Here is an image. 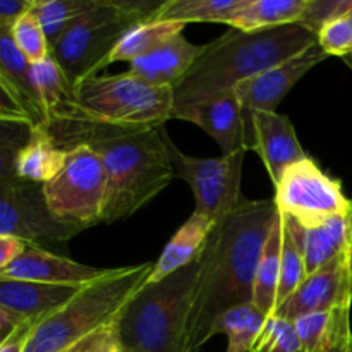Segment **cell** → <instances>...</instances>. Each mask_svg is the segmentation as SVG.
Here are the masks:
<instances>
[{
  "label": "cell",
  "instance_id": "f35d334b",
  "mask_svg": "<svg viewBox=\"0 0 352 352\" xmlns=\"http://www.w3.org/2000/svg\"><path fill=\"white\" fill-rule=\"evenodd\" d=\"M33 6V0H0V24L12 26L21 14Z\"/></svg>",
  "mask_w": 352,
  "mask_h": 352
},
{
  "label": "cell",
  "instance_id": "d4e9b609",
  "mask_svg": "<svg viewBox=\"0 0 352 352\" xmlns=\"http://www.w3.org/2000/svg\"><path fill=\"white\" fill-rule=\"evenodd\" d=\"M246 2L248 0H167L158 6L151 21L227 24Z\"/></svg>",
  "mask_w": 352,
  "mask_h": 352
},
{
  "label": "cell",
  "instance_id": "2e32d148",
  "mask_svg": "<svg viewBox=\"0 0 352 352\" xmlns=\"http://www.w3.org/2000/svg\"><path fill=\"white\" fill-rule=\"evenodd\" d=\"M250 117L253 127L251 148L263 160L275 188L282 174L292 164L302 160L308 155L302 150L294 126L287 116L278 112H251Z\"/></svg>",
  "mask_w": 352,
  "mask_h": 352
},
{
  "label": "cell",
  "instance_id": "9c48e42d",
  "mask_svg": "<svg viewBox=\"0 0 352 352\" xmlns=\"http://www.w3.org/2000/svg\"><path fill=\"white\" fill-rule=\"evenodd\" d=\"M162 136L170 155L175 175L181 177L195 195L196 213L219 222L246 199L241 192V181L248 151L213 158L191 157L175 146L174 141L168 138L165 126L162 129Z\"/></svg>",
  "mask_w": 352,
  "mask_h": 352
},
{
  "label": "cell",
  "instance_id": "d6986e66",
  "mask_svg": "<svg viewBox=\"0 0 352 352\" xmlns=\"http://www.w3.org/2000/svg\"><path fill=\"white\" fill-rule=\"evenodd\" d=\"M215 227V220L208 219L206 215L192 212V215L182 223L174 234L167 246L164 248L158 260L153 263L150 275L144 284H153L168 277L174 272L188 267L192 261L201 256L205 250L206 239Z\"/></svg>",
  "mask_w": 352,
  "mask_h": 352
},
{
  "label": "cell",
  "instance_id": "7dc6e473",
  "mask_svg": "<svg viewBox=\"0 0 352 352\" xmlns=\"http://www.w3.org/2000/svg\"><path fill=\"white\" fill-rule=\"evenodd\" d=\"M349 352H352V346H351V349H349Z\"/></svg>",
  "mask_w": 352,
  "mask_h": 352
},
{
  "label": "cell",
  "instance_id": "60d3db41",
  "mask_svg": "<svg viewBox=\"0 0 352 352\" xmlns=\"http://www.w3.org/2000/svg\"><path fill=\"white\" fill-rule=\"evenodd\" d=\"M0 120H16V122L31 124V120L28 119L24 113L17 112V110H12V109H7V107H3L2 103H0ZM31 126H33V124H31Z\"/></svg>",
  "mask_w": 352,
  "mask_h": 352
},
{
  "label": "cell",
  "instance_id": "7a4b0ae2",
  "mask_svg": "<svg viewBox=\"0 0 352 352\" xmlns=\"http://www.w3.org/2000/svg\"><path fill=\"white\" fill-rule=\"evenodd\" d=\"M64 150L88 144L100 157L107 177L103 223L127 220L174 179V165L162 129H117L79 120L45 124Z\"/></svg>",
  "mask_w": 352,
  "mask_h": 352
},
{
  "label": "cell",
  "instance_id": "7402d4cb",
  "mask_svg": "<svg viewBox=\"0 0 352 352\" xmlns=\"http://www.w3.org/2000/svg\"><path fill=\"white\" fill-rule=\"evenodd\" d=\"M308 0H248L243 9L227 23L243 33L272 30L301 21Z\"/></svg>",
  "mask_w": 352,
  "mask_h": 352
},
{
  "label": "cell",
  "instance_id": "1f68e13d",
  "mask_svg": "<svg viewBox=\"0 0 352 352\" xmlns=\"http://www.w3.org/2000/svg\"><path fill=\"white\" fill-rule=\"evenodd\" d=\"M10 31H12V38L17 48L30 64L41 62L50 55V45H48L47 36L41 30V24L34 14L33 6L17 17L16 23L10 26Z\"/></svg>",
  "mask_w": 352,
  "mask_h": 352
},
{
  "label": "cell",
  "instance_id": "6da1fadb",
  "mask_svg": "<svg viewBox=\"0 0 352 352\" xmlns=\"http://www.w3.org/2000/svg\"><path fill=\"white\" fill-rule=\"evenodd\" d=\"M277 212L274 198H246L232 213L215 222L199 256L184 352L203 351L220 315L253 302L258 261Z\"/></svg>",
  "mask_w": 352,
  "mask_h": 352
},
{
  "label": "cell",
  "instance_id": "bcb514c9",
  "mask_svg": "<svg viewBox=\"0 0 352 352\" xmlns=\"http://www.w3.org/2000/svg\"><path fill=\"white\" fill-rule=\"evenodd\" d=\"M344 60H346V62H347V64H349V65H351V67H352V57H347V58H344Z\"/></svg>",
  "mask_w": 352,
  "mask_h": 352
},
{
  "label": "cell",
  "instance_id": "74e56055",
  "mask_svg": "<svg viewBox=\"0 0 352 352\" xmlns=\"http://www.w3.org/2000/svg\"><path fill=\"white\" fill-rule=\"evenodd\" d=\"M91 352H127L122 340H120L119 332H117L116 320L103 329Z\"/></svg>",
  "mask_w": 352,
  "mask_h": 352
},
{
  "label": "cell",
  "instance_id": "3957f363",
  "mask_svg": "<svg viewBox=\"0 0 352 352\" xmlns=\"http://www.w3.org/2000/svg\"><path fill=\"white\" fill-rule=\"evenodd\" d=\"M315 43L316 33L299 23L254 33L230 28L222 36L206 43L205 54L174 86V107L232 91L241 82Z\"/></svg>",
  "mask_w": 352,
  "mask_h": 352
},
{
  "label": "cell",
  "instance_id": "ee69618b",
  "mask_svg": "<svg viewBox=\"0 0 352 352\" xmlns=\"http://www.w3.org/2000/svg\"><path fill=\"white\" fill-rule=\"evenodd\" d=\"M0 327H3V329H14L16 327L14 320L6 311H2V309H0Z\"/></svg>",
  "mask_w": 352,
  "mask_h": 352
},
{
  "label": "cell",
  "instance_id": "5bb4252c",
  "mask_svg": "<svg viewBox=\"0 0 352 352\" xmlns=\"http://www.w3.org/2000/svg\"><path fill=\"white\" fill-rule=\"evenodd\" d=\"M329 55L316 41L294 57L280 62L275 67L267 69L261 74L241 82L234 88L241 105L248 113L251 112H277V107L296 82L308 74L315 65L323 62Z\"/></svg>",
  "mask_w": 352,
  "mask_h": 352
},
{
  "label": "cell",
  "instance_id": "ffe728a7",
  "mask_svg": "<svg viewBox=\"0 0 352 352\" xmlns=\"http://www.w3.org/2000/svg\"><path fill=\"white\" fill-rule=\"evenodd\" d=\"M351 306L313 313L294 320L305 352H349L352 346Z\"/></svg>",
  "mask_w": 352,
  "mask_h": 352
},
{
  "label": "cell",
  "instance_id": "30bf717a",
  "mask_svg": "<svg viewBox=\"0 0 352 352\" xmlns=\"http://www.w3.org/2000/svg\"><path fill=\"white\" fill-rule=\"evenodd\" d=\"M278 212L296 220L302 229L322 226L337 215H347L351 199L342 184L330 177L309 157L292 164L275 186Z\"/></svg>",
  "mask_w": 352,
  "mask_h": 352
},
{
  "label": "cell",
  "instance_id": "8fae6325",
  "mask_svg": "<svg viewBox=\"0 0 352 352\" xmlns=\"http://www.w3.org/2000/svg\"><path fill=\"white\" fill-rule=\"evenodd\" d=\"M0 234L45 246L65 243L78 232L60 226L50 215L43 198V186L28 184L14 195H0Z\"/></svg>",
  "mask_w": 352,
  "mask_h": 352
},
{
  "label": "cell",
  "instance_id": "83f0119b",
  "mask_svg": "<svg viewBox=\"0 0 352 352\" xmlns=\"http://www.w3.org/2000/svg\"><path fill=\"white\" fill-rule=\"evenodd\" d=\"M31 82L36 91L43 124L52 122L62 113L71 96V86L65 81L60 67L52 55L31 64Z\"/></svg>",
  "mask_w": 352,
  "mask_h": 352
},
{
  "label": "cell",
  "instance_id": "cb8c5ba5",
  "mask_svg": "<svg viewBox=\"0 0 352 352\" xmlns=\"http://www.w3.org/2000/svg\"><path fill=\"white\" fill-rule=\"evenodd\" d=\"M282 227H284V215L277 212L254 275L253 305L268 316L275 311L278 282H280Z\"/></svg>",
  "mask_w": 352,
  "mask_h": 352
},
{
  "label": "cell",
  "instance_id": "7c38bea8",
  "mask_svg": "<svg viewBox=\"0 0 352 352\" xmlns=\"http://www.w3.org/2000/svg\"><path fill=\"white\" fill-rule=\"evenodd\" d=\"M347 305H352V278L347 253H344L311 275H306L274 315L294 322L305 315L330 311Z\"/></svg>",
  "mask_w": 352,
  "mask_h": 352
},
{
  "label": "cell",
  "instance_id": "f1b7e54d",
  "mask_svg": "<svg viewBox=\"0 0 352 352\" xmlns=\"http://www.w3.org/2000/svg\"><path fill=\"white\" fill-rule=\"evenodd\" d=\"M284 215V213H282ZM306 268L302 256V227L296 220L284 215L282 227V254H280V282H278L275 309L296 291L305 280ZM274 315V313H272Z\"/></svg>",
  "mask_w": 352,
  "mask_h": 352
},
{
  "label": "cell",
  "instance_id": "8992f818",
  "mask_svg": "<svg viewBox=\"0 0 352 352\" xmlns=\"http://www.w3.org/2000/svg\"><path fill=\"white\" fill-rule=\"evenodd\" d=\"M151 268L153 263L113 268L107 277L81 287L71 301L36 323L24 352H62L110 325L143 287Z\"/></svg>",
  "mask_w": 352,
  "mask_h": 352
},
{
  "label": "cell",
  "instance_id": "ba28073f",
  "mask_svg": "<svg viewBox=\"0 0 352 352\" xmlns=\"http://www.w3.org/2000/svg\"><path fill=\"white\" fill-rule=\"evenodd\" d=\"M107 177L102 160L88 144L69 150L64 168L43 184L50 215L78 234L102 222Z\"/></svg>",
  "mask_w": 352,
  "mask_h": 352
},
{
  "label": "cell",
  "instance_id": "9a60e30c",
  "mask_svg": "<svg viewBox=\"0 0 352 352\" xmlns=\"http://www.w3.org/2000/svg\"><path fill=\"white\" fill-rule=\"evenodd\" d=\"M113 268L82 265L62 254L30 244L19 258L0 272V280L36 282L48 285L85 287L112 274Z\"/></svg>",
  "mask_w": 352,
  "mask_h": 352
},
{
  "label": "cell",
  "instance_id": "52a82bcc",
  "mask_svg": "<svg viewBox=\"0 0 352 352\" xmlns=\"http://www.w3.org/2000/svg\"><path fill=\"white\" fill-rule=\"evenodd\" d=\"M158 6L102 0L95 9L76 19L50 48L69 86L74 88L78 82L98 76L120 38L136 24L151 21Z\"/></svg>",
  "mask_w": 352,
  "mask_h": 352
},
{
  "label": "cell",
  "instance_id": "4dcf8cb0",
  "mask_svg": "<svg viewBox=\"0 0 352 352\" xmlns=\"http://www.w3.org/2000/svg\"><path fill=\"white\" fill-rule=\"evenodd\" d=\"M100 2L102 0H34L33 10L50 48L76 19L95 9Z\"/></svg>",
  "mask_w": 352,
  "mask_h": 352
},
{
  "label": "cell",
  "instance_id": "f546056e",
  "mask_svg": "<svg viewBox=\"0 0 352 352\" xmlns=\"http://www.w3.org/2000/svg\"><path fill=\"white\" fill-rule=\"evenodd\" d=\"M31 124L16 120H0V195H14L31 182L17 177V155L28 143Z\"/></svg>",
  "mask_w": 352,
  "mask_h": 352
},
{
  "label": "cell",
  "instance_id": "c3c4849f",
  "mask_svg": "<svg viewBox=\"0 0 352 352\" xmlns=\"http://www.w3.org/2000/svg\"><path fill=\"white\" fill-rule=\"evenodd\" d=\"M199 352H201V351H199Z\"/></svg>",
  "mask_w": 352,
  "mask_h": 352
},
{
  "label": "cell",
  "instance_id": "603a6c76",
  "mask_svg": "<svg viewBox=\"0 0 352 352\" xmlns=\"http://www.w3.org/2000/svg\"><path fill=\"white\" fill-rule=\"evenodd\" d=\"M347 239H349L347 215H337L322 226L302 229V256H305L306 275H311L337 256L347 253Z\"/></svg>",
  "mask_w": 352,
  "mask_h": 352
},
{
  "label": "cell",
  "instance_id": "ac0fdd59",
  "mask_svg": "<svg viewBox=\"0 0 352 352\" xmlns=\"http://www.w3.org/2000/svg\"><path fill=\"white\" fill-rule=\"evenodd\" d=\"M81 287L48 285L23 280H0V309L14 323L41 322L71 301Z\"/></svg>",
  "mask_w": 352,
  "mask_h": 352
},
{
  "label": "cell",
  "instance_id": "ab89813d",
  "mask_svg": "<svg viewBox=\"0 0 352 352\" xmlns=\"http://www.w3.org/2000/svg\"><path fill=\"white\" fill-rule=\"evenodd\" d=\"M103 329H105V327H103ZM103 329H100V330H96V332L89 333L88 337H85V339L79 340V342L72 344L71 347H67V349H64L62 352H91L93 347H95L96 340H98L100 333L103 332Z\"/></svg>",
  "mask_w": 352,
  "mask_h": 352
},
{
  "label": "cell",
  "instance_id": "d6a6232c",
  "mask_svg": "<svg viewBox=\"0 0 352 352\" xmlns=\"http://www.w3.org/2000/svg\"><path fill=\"white\" fill-rule=\"evenodd\" d=\"M250 352H305L291 320L270 315Z\"/></svg>",
  "mask_w": 352,
  "mask_h": 352
},
{
  "label": "cell",
  "instance_id": "7bdbcfd3",
  "mask_svg": "<svg viewBox=\"0 0 352 352\" xmlns=\"http://www.w3.org/2000/svg\"><path fill=\"white\" fill-rule=\"evenodd\" d=\"M347 223H349V239H347V261H349V272L352 278V199H351V208L347 212Z\"/></svg>",
  "mask_w": 352,
  "mask_h": 352
},
{
  "label": "cell",
  "instance_id": "5b68a950",
  "mask_svg": "<svg viewBox=\"0 0 352 352\" xmlns=\"http://www.w3.org/2000/svg\"><path fill=\"white\" fill-rule=\"evenodd\" d=\"M174 112V89L122 72L91 76L71 89L57 120H79L117 129H158ZM50 124V122H48Z\"/></svg>",
  "mask_w": 352,
  "mask_h": 352
},
{
  "label": "cell",
  "instance_id": "4fadbf2b",
  "mask_svg": "<svg viewBox=\"0 0 352 352\" xmlns=\"http://www.w3.org/2000/svg\"><path fill=\"white\" fill-rule=\"evenodd\" d=\"M244 113L246 110L243 109L232 89V91L219 93L186 105L174 107L172 119L196 124L215 140L222 150V155H232L237 151L251 150Z\"/></svg>",
  "mask_w": 352,
  "mask_h": 352
},
{
  "label": "cell",
  "instance_id": "b9f144b4",
  "mask_svg": "<svg viewBox=\"0 0 352 352\" xmlns=\"http://www.w3.org/2000/svg\"><path fill=\"white\" fill-rule=\"evenodd\" d=\"M0 103H2L3 107H7V109H12V110H17V112H21L19 107L16 105L14 98L10 96V93L7 91V88L2 85V82H0ZM21 113H23V112H21ZM24 116H26V113H24Z\"/></svg>",
  "mask_w": 352,
  "mask_h": 352
},
{
  "label": "cell",
  "instance_id": "44dd1931",
  "mask_svg": "<svg viewBox=\"0 0 352 352\" xmlns=\"http://www.w3.org/2000/svg\"><path fill=\"white\" fill-rule=\"evenodd\" d=\"M67 157L69 151L55 143L43 122L31 126L30 140L17 155V177L31 184H47L64 168Z\"/></svg>",
  "mask_w": 352,
  "mask_h": 352
},
{
  "label": "cell",
  "instance_id": "f6af8a7d",
  "mask_svg": "<svg viewBox=\"0 0 352 352\" xmlns=\"http://www.w3.org/2000/svg\"><path fill=\"white\" fill-rule=\"evenodd\" d=\"M10 330H12V329H3V327H0V342L6 339V336L10 332Z\"/></svg>",
  "mask_w": 352,
  "mask_h": 352
},
{
  "label": "cell",
  "instance_id": "836d02e7",
  "mask_svg": "<svg viewBox=\"0 0 352 352\" xmlns=\"http://www.w3.org/2000/svg\"><path fill=\"white\" fill-rule=\"evenodd\" d=\"M316 41L329 57H352V10L327 23L316 33Z\"/></svg>",
  "mask_w": 352,
  "mask_h": 352
},
{
  "label": "cell",
  "instance_id": "e0dca14e",
  "mask_svg": "<svg viewBox=\"0 0 352 352\" xmlns=\"http://www.w3.org/2000/svg\"><path fill=\"white\" fill-rule=\"evenodd\" d=\"M205 50L206 43H191L181 33L165 41L150 54L131 62L127 72L143 79L148 85L174 89V86L184 79V76L191 71V67L205 54Z\"/></svg>",
  "mask_w": 352,
  "mask_h": 352
},
{
  "label": "cell",
  "instance_id": "e575fe53",
  "mask_svg": "<svg viewBox=\"0 0 352 352\" xmlns=\"http://www.w3.org/2000/svg\"><path fill=\"white\" fill-rule=\"evenodd\" d=\"M352 10V0H308L299 24L318 33L327 23Z\"/></svg>",
  "mask_w": 352,
  "mask_h": 352
},
{
  "label": "cell",
  "instance_id": "8d00e7d4",
  "mask_svg": "<svg viewBox=\"0 0 352 352\" xmlns=\"http://www.w3.org/2000/svg\"><path fill=\"white\" fill-rule=\"evenodd\" d=\"M28 246H30V243L21 239V237L0 234V272L9 267L16 258H19Z\"/></svg>",
  "mask_w": 352,
  "mask_h": 352
},
{
  "label": "cell",
  "instance_id": "277c9868",
  "mask_svg": "<svg viewBox=\"0 0 352 352\" xmlns=\"http://www.w3.org/2000/svg\"><path fill=\"white\" fill-rule=\"evenodd\" d=\"M198 277L199 258L129 299L116 318L127 352H184Z\"/></svg>",
  "mask_w": 352,
  "mask_h": 352
},
{
  "label": "cell",
  "instance_id": "4316f807",
  "mask_svg": "<svg viewBox=\"0 0 352 352\" xmlns=\"http://www.w3.org/2000/svg\"><path fill=\"white\" fill-rule=\"evenodd\" d=\"M267 318L268 315L260 311L253 302L236 306L215 320L210 339L222 333L227 337L226 352H250Z\"/></svg>",
  "mask_w": 352,
  "mask_h": 352
},
{
  "label": "cell",
  "instance_id": "d590c367",
  "mask_svg": "<svg viewBox=\"0 0 352 352\" xmlns=\"http://www.w3.org/2000/svg\"><path fill=\"white\" fill-rule=\"evenodd\" d=\"M38 322H23L17 323L12 330L6 336V339L0 342V352H24L26 351L28 340L31 332L36 327Z\"/></svg>",
  "mask_w": 352,
  "mask_h": 352
},
{
  "label": "cell",
  "instance_id": "484cf974",
  "mask_svg": "<svg viewBox=\"0 0 352 352\" xmlns=\"http://www.w3.org/2000/svg\"><path fill=\"white\" fill-rule=\"evenodd\" d=\"M186 24L172 23V21H143V23L136 24L120 38L117 47L107 58L105 67H109L113 62L122 60H127L131 64L136 58L153 52L155 48L164 45L170 38L181 34Z\"/></svg>",
  "mask_w": 352,
  "mask_h": 352
}]
</instances>
